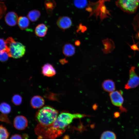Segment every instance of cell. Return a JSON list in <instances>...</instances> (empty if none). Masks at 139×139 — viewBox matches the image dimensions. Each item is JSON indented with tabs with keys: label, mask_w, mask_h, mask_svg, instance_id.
<instances>
[{
	"label": "cell",
	"mask_w": 139,
	"mask_h": 139,
	"mask_svg": "<svg viewBox=\"0 0 139 139\" xmlns=\"http://www.w3.org/2000/svg\"><path fill=\"white\" fill-rule=\"evenodd\" d=\"M48 28L44 24L41 23L37 26L35 29V33L37 36L43 37L46 34Z\"/></svg>",
	"instance_id": "13"
},
{
	"label": "cell",
	"mask_w": 139,
	"mask_h": 139,
	"mask_svg": "<svg viewBox=\"0 0 139 139\" xmlns=\"http://www.w3.org/2000/svg\"><path fill=\"white\" fill-rule=\"evenodd\" d=\"M28 121L25 117L20 115L16 116L13 121V125L15 128L17 130H22L27 127Z\"/></svg>",
	"instance_id": "7"
},
{
	"label": "cell",
	"mask_w": 139,
	"mask_h": 139,
	"mask_svg": "<svg viewBox=\"0 0 139 139\" xmlns=\"http://www.w3.org/2000/svg\"><path fill=\"white\" fill-rule=\"evenodd\" d=\"M18 23V25L20 29L25 30L29 27L30 22L28 18L27 17L21 16L19 17Z\"/></svg>",
	"instance_id": "15"
},
{
	"label": "cell",
	"mask_w": 139,
	"mask_h": 139,
	"mask_svg": "<svg viewBox=\"0 0 139 139\" xmlns=\"http://www.w3.org/2000/svg\"><path fill=\"white\" fill-rule=\"evenodd\" d=\"M7 46L6 51L9 57L18 58L22 57L25 52V48L22 43L16 41L11 37L5 40Z\"/></svg>",
	"instance_id": "2"
},
{
	"label": "cell",
	"mask_w": 139,
	"mask_h": 139,
	"mask_svg": "<svg viewBox=\"0 0 139 139\" xmlns=\"http://www.w3.org/2000/svg\"><path fill=\"white\" fill-rule=\"evenodd\" d=\"M11 110V107L8 104L3 102L0 104V111L2 114L7 115L10 112Z\"/></svg>",
	"instance_id": "18"
},
{
	"label": "cell",
	"mask_w": 139,
	"mask_h": 139,
	"mask_svg": "<svg viewBox=\"0 0 139 139\" xmlns=\"http://www.w3.org/2000/svg\"><path fill=\"white\" fill-rule=\"evenodd\" d=\"M9 57L8 54L6 50L0 52V61L2 62H4L8 59Z\"/></svg>",
	"instance_id": "24"
},
{
	"label": "cell",
	"mask_w": 139,
	"mask_h": 139,
	"mask_svg": "<svg viewBox=\"0 0 139 139\" xmlns=\"http://www.w3.org/2000/svg\"><path fill=\"white\" fill-rule=\"evenodd\" d=\"M7 49L5 40L2 38H0V52L6 50Z\"/></svg>",
	"instance_id": "25"
},
{
	"label": "cell",
	"mask_w": 139,
	"mask_h": 139,
	"mask_svg": "<svg viewBox=\"0 0 139 139\" xmlns=\"http://www.w3.org/2000/svg\"><path fill=\"white\" fill-rule=\"evenodd\" d=\"M12 101L15 105H19L21 104L22 102V97L21 95L19 94H15L12 98Z\"/></svg>",
	"instance_id": "21"
},
{
	"label": "cell",
	"mask_w": 139,
	"mask_h": 139,
	"mask_svg": "<svg viewBox=\"0 0 139 139\" xmlns=\"http://www.w3.org/2000/svg\"><path fill=\"white\" fill-rule=\"evenodd\" d=\"M61 64L63 65L67 63V61L65 58L61 59L59 60Z\"/></svg>",
	"instance_id": "29"
},
{
	"label": "cell",
	"mask_w": 139,
	"mask_h": 139,
	"mask_svg": "<svg viewBox=\"0 0 139 139\" xmlns=\"http://www.w3.org/2000/svg\"><path fill=\"white\" fill-rule=\"evenodd\" d=\"M75 45L76 46H79L81 44L80 42V41L77 40L75 41Z\"/></svg>",
	"instance_id": "30"
},
{
	"label": "cell",
	"mask_w": 139,
	"mask_h": 139,
	"mask_svg": "<svg viewBox=\"0 0 139 139\" xmlns=\"http://www.w3.org/2000/svg\"><path fill=\"white\" fill-rule=\"evenodd\" d=\"M135 67L132 66L129 71V79L124 88L128 90L136 88L139 85V77L135 71Z\"/></svg>",
	"instance_id": "6"
},
{
	"label": "cell",
	"mask_w": 139,
	"mask_h": 139,
	"mask_svg": "<svg viewBox=\"0 0 139 139\" xmlns=\"http://www.w3.org/2000/svg\"><path fill=\"white\" fill-rule=\"evenodd\" d=\"M10 133L7 129L2 125H0V139H8Z\"/></svg>",
	"instance_id": "20"
},
{
	"label": "cell",
	"mask_w": 139,
	"mask_h": 139,
	"mask_svg": "<svg viewBox=\"0 0 139 139\" xmlns=\"http://www.w3.org/2000/svg\"><path fill=\"white\" fill-rule=\"evenodd\" d=\"M137 36H138V37H139V33H138L137 34Z\"/></svg>",
	"instance_id": "32"
},
{
	"label": "cell",
	"mask_w": 139,
	"mask_h": 139,
	"mask_svg": "<svg viewBox=\"0 0 139 139\" xmlns=\"http://www.w3.org/2000/svg\"><path fill=\"white\" fill-rule=\"evenodd\" d=\"M86 115L79 113L71 114L66 112H61L58 116L56 119L60 126L63 128H66L71 123L74 119L80 118Z\"/></svg>",
	"instance_id": "4"
},
{
	"label": "cell",
	"mask_w": 139,
	"mask_h": 139,
	"mask_svg": "<svg viewBox=\"0 0 139 139\" xmlns=\"http://www.w3.org/2000/svg\"><path fill=\"white\" fill-rule=\"evenodd\" d=\"M102 88L106 91L111 93L115 91V83L110 79L106 80L102 83Z\"/></svg>",
	"instance_id": "12"
},
{
	"label": "cell",
	"mask_w": 139,
	"mask_h": 139,
	"mask_svg": "<svg viewBox=\"0 0 139 139\" xmlns=\"http://www.w3.org/2000/svg\"><path fill=\"white\" fill-rule=\"evenodd\" d=\"M116 4L124 12L133 14L136 12L139 7V0H117Z\"/></svg>",
	"instance_id": "3"
},
{
	"label": "cell",
	"mask_w": 139,
	"mask_h": 139,
	"mask_svg": "<svg viewBox=\"0 0 139 139\" xmlns=\"http://www.w3.org/2000/svg\"><path fill=\"white\" fill-rule=\"evenodd\" d=\"M58 111L49 106L43 107L36 113L35 119L38 124L44 126L52 124L56 119Z\"/></svg>",
	"instance_id": "1"
},
{
	"label": "cell",
	"mask_w": 139,
	"mask_h": 139,
	"mask_svg": "<svg viewBox=\"0 0 139 139\" xmlns=\"http://www.w3.org/2000/svg\"><path fill=\"white\" fill-rule=\"evenodd\" d=\"M134 30L135 31L139 32V13L134 18L132 23Z\"/></svg>",
	"instance_id": "23"
},
{
	"label": "cell",
	"mask_w": 139,
	"mask_h": 139,
	"mask_svg": "<svg viewBox=\"0 0 139 139\" xmlns=\"http://www.w3.org/2000/svg\"><path fill=\"white\" fill-rule=\"evenodd\" d=\"M120 115L119 113L118 112H116L114 114V116L116 118L118 117Z\"/></svg>",
	"instance_id": "31"
},
{
	"label": "cell",
	"mask_w": 139,
	"mask_h": 139,
	"mask_svg": "<svg viewBox=\"0 0 139 139\" xmlns=\"http://www.w3.org/2000/svg\"><path fill=\"white\" fill-rule=\"evenodd\" d=\"M0 121L7 124H11V122L7 115L2 114H0Z\"/></svg>",
	"instance_id": "26"
},
{
	"label": "cell",
	"mask_w": 139,
	"mask_h": 139,
	"mask_svg": "<svg viewBox=\"0 0 139 139\" xmlns=\"http://www.w3.org/2000/svg\"><path fill=\"white\" fill-rule=\"evenodd\" d=\"M121 91H114L110 93L109 96L111 101L114 105L119 107L120 111L126 112L127 110L123 106L124 99Z\"/></svg>",
	"instance_id": "5"
},
{
	"label": "cell",
	"mask_w": 139,
	"mask_h": 139,
	"mask_svg": "<svg viewBox=\"0 0 139 139\" xmlns=\"http://www.w3.org/2000/svg\"><path fill=\"white\" fill-rule=\"evenodd\" d=\"M63 52L67 57L71 56L75 53V48L74 46L70 43L65 44L63 46Z\"/></svg>",
	"instance_id": "14"
},
{
	"label": "cell",
	"mask_w": 139,
	"mask_h": 139,
	"mask_svg": "<svg viewBox=\"0 0 139 139\" xmlns=\"http://www.w3.org/2000/svg\"><path fill=\"white\" fill-rule=\"evenodd\" d=\"M45 100L44 98L39 95H35L33 97L30 101L32 107L34 109L41 108L44 105Z\"/></svg>",
	"instance_id": "11"
},
{
	"label": "cell",
	"mask_w": 139,
	"mask_h": 139,
	"mask_svg": "<svg viewBox=\"0 0 139 139\" xmlns=\"http://www.w3.org/2000/svg\"><path fill=\"white\" fill-rule=\"evenodd\" d=\"M40 12L37 10H33L30 11L28 13L27 17L32 22L37 21L40 16Z\"/></svg>",
	"instance_id": "17"
},
{
	"label": "cell",
	"mask_w": 139,
	"mask_h": 139,
	"mask_svg": "<svg viewBox=\"0 0 139 139\" xmlns=\"http://www.w3.org/2000/svg\"><path fill=\"white\" fill-rule=\"evenodd\" d=\"M100 139H116V137L115 134L113 132L110 131H107L102 134Z\"/></svg>",
	"instance_id": "19"
},
{
	"label": "cell",
	"mask_w": 139,
	"mask_h": 139,
	"mask_svg": "<svg viewBox=\"0 0 139 139\" xmlns=\"http://www.w3.org/2000/svg\"><path fill=\"white\" fill-rule=\"evenodd\" d=\"M74 4L75 6L79 8H83L87 4L86 0H75Z\"/></svg>",
	"instance_id": "22"
},
{
	"label": "cell",
	"mask_w": 139,
	"mask_h": 139,
	"mask_svg": "<svg viewBox=\"0 0 139 139\" xmlns=\"http://www.w3.org/2000/svg\"><path fill=\"white\" fill-rule=\"evenodd\" d=\"M134 42V40H133ZM138 43L135 44L134 42L133 45H129L131 48V49L133 50L134 51L136 50H138L139 51V48H138L137 44Z\"/></svg>",
	"instance_id": "27"
},
{
	"label": "cell",
	"mask_w": 139,
	"mask_h": 139,
	"mask_svg": "<svg viewBox=\"0 0 139 139\" xmlns=\"http://www.w3.org/2000/svg\"><path fill=\"white\" fill-rule=\"evenodd\" d=\"M45 6L46 11L48 14H51L56 6V3L54 0H45Z\"/></svg>",
	"instance_id": "16"
},
{
	"label": "cell",
	"mask_w": 139,
	"mask_h": 139,
	"mask_svg": "<svg viewBox=\"0 0 139 139\" xmlns=\"http://www.w3.org/2000/svg\"><path fill=\"white\" fill-rule=\"evenodd\" d=\"M41 72L45 76L51 77L55 76L56 72L54 68L49 63L45 64L42 67Z\"/></svg>",
	"instance_id": "9"
},
{
	"label": "cell",
	"mask_w": 139,
	"mask_h": 139,
	"mask_svg": "<svg viewBox=\"0 0 139 139\" xmlns=\"http://www.w3.org/2000/svg\"><path fill=\"white\" fill-rule=\"evenodd\" d=\"M57 24L60 29L65 30L69 28L72 24V21L69 17L65 16H60L57 21Z\"/></svg>",
	"instance_id": "8"
},
{
	"label": "cell",
	"mask_w": 139,
	"mask_h": 139,
	"mask_svg": "<svg viewBox=\"0 0 139 139\" xmlns=\"http://www.w3.org/2000/svg\"><path fill=\"white\" fill-rule=\"evenodd\" d=\"M18 19L17 14L13 11L8 13L5 18L6 23L10 26H13L16 25L18 22Z\"/></svg>",
	"instance_id": "10"
},
{
	"label": "cell",
	"mask_w": 139,
	"mask_h": 139,
	"mask_svg": "<svg viewBox=\"0 0 139 139\" xmlns=\"http://www.w3.org/2000/svg\"><path fill=\"white\" fill-rule=\"evenodd\" d=\"M10 139H22L21 135L19 134H16L12 136Z\"/></svg>",
	"instance_id": "28"
}]
</instances>
